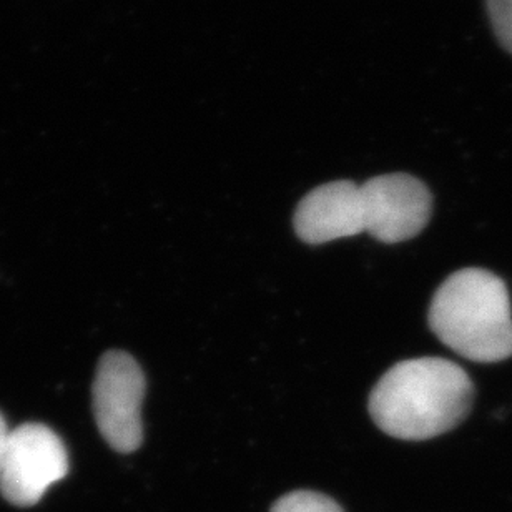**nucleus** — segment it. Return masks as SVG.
Wrapping results in <instances>:
<instances>
[{"instance_id":"obj_1","label":"nucleus","mask_w":512,"mask_h":512,"mask_svg":"<svg viewBox=\"0 0 512 512\" xmlns=\"http://www.w3.org/2000/svg\"><path fill=\"white\" fill-rule=\"evenodd\" d=\"M474 383L454 361L414 358L384 373L370 396L376 426L391 438L426 441L468 418Z\"/></svg>"},{"instance_id":"obj_2","label":"nucleus","mask_w":512,"mask_h":512,"mask_svg":"<svg viewBox=\"0 0 512 512\" xmlns=\"http://www.w3.org/2000/svg\"><path fill=\"white\" fill-rule=\"evenodd\" d=\"M429 328L443 345L474 363L512 356L508 286L493 271L463 268L449 276L429 306Z\"/></svg>"},{"instance_id":"obj_3","label":"nucleus","mask_w":512,"mask_h":512,"mask_svg":"<svg viewBox=\"0 0 512 512\" xmlns=\"http://www.w3.org/2000/svg\"><path fill=\"white\" fill-rule=\"evenodd\" d=\"M67 474L69 454L49 426L25 423L10 431L0 468V493L7 503L32 508Z\"/></svg>"},{"instance_id":"obj_4","label":"nucleus","mask_w":512,"mask_h":512,"mask_svg":"<svg viewBox=\"0 0 512 512\" xmlns=\"http://www.w3.org/2000/svg\"><path fill=\"white\" fill-rule=\"evenodd\" d=\"M145 375L137 361L125 351H109L95 373V423L110 448L133 453L143 441L142 401Z\"/></svg>"},{"instance_id":"obj_5","label":"nucleus","mask_w":512,"mask_h":512,"mask_svg":"<svg viewBox=\"0 0 512 512\" xmlns=\"http://www.w3.org/2000/svg\"><path fill=\"white\" fill-rule=\"evenodd\" d=\"M365 232L383 243L408 242L423 232L433 213V197L419 178L389 173L361 185Z\"/></svg>"},{"instance_id":"obj_6","label":"nucleus","mask_w":512,"mask_h":512,"mask_svg":"<svg viewBox=\"0 0 512 512\" xmlns=\"http://www.w3.org/2000/svg\"><path fill=\"white\" fill-rule=\"evenodd\" d=\"M298 237L310 245L355 237L365 232L361 185L338 180L311 190L295 212Z\"/></svg>"},{"instance_id":"obj_7","label":"nucleus","mask_w":512,"mask_h":512,"mask_svg":"<svg viewBox=\"0 0 512 512\" xmlns=\"http://www.w3.org/2000/svg\"><path fill=\"white\" fill-rule=\"evenodd\" d=\"M271 512H345L340 504L315 491H295L276 501Z\"/></svg>"},{"instance_id":"obj_8","label":"nucleus","mask_w":512,"mask_h":512,"mask_svg":"<svg viewBox=\"0 0 512 512\" xmlns=\"http://www.w3.org/2000/svg\"><path fill=\"white\" fill-rule=\"evenodd\" d=\"M486 7L496 39L512 54V0H486Z\"/></svg>"},{"instance_id":"obj_9","label":"nucleus","mask_w":512,"mask_h":512,"mask_svg":"<svg viewBox=\"0 0 512 512\" xmlns=\"http://www.w3.org/2000/svg\"><path fill=\"white\" fill-rule=\"evenodd\" d=\"M10 429L5 421L4 414L0 413V468H2V461H4L5 449L9 444Z\"/></svg>"}]
</instances>
